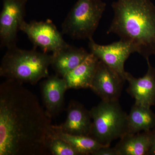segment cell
I'll use <instances>...</instances> for the list:
<instances>
[{
    "label": "cell",
    "instance_id": "3957f363",
    "mask_svg": "<svg viewBox=\"0 0 155 155\" xmlns=\"http://www.w3.org/2000/svg\"><path fill=\"white\" fill-rule=\"evenodd\" d=\"M0 66V76L6 80L22 84H36L49 76L52 55L35 49L25 50L17 46L8 49Z\"/></svg>",
    "mask_w": 155,
    "mask_h": 155
},
{
    "label": "cell",
    "instance_id": "ba28073f",
    "mask_svg": "<svg viewBox=\"0 0 155 155\" xmlns=\"http://www.w3.org/2000/svg\"><path fill=\"white\" fill-rule=\"evenodd\" d=\"M88 46L91 53L115 70L125 81V62L131 54L135 52L130 43L120 40L103 45L97 44L92 38L89 40Z\"/></svg>",
    "mask_w": 155,
    "mask_h": 155
},
{
    "label": "cell",
    "instance_id": "7a4b0ae2",
    "mask_svg": "<svg viewBox=\"0 0 155 155\" xmlns=\"http://www.w3.org/2000/svg\"><path fill=\"white\" fill-rule=\"evenodd\" d=\"M107 34L130 43L146 59L155 55V6L150 0H117Z\"/></svg>",
    "mask_w": 155,
    "mask_h": 155
},
{
    "label": "cell",
    "instance_id": "30bf717a",
    "mask_svg": "<svg viewBox=\"0 0 155 155\" xmlns=\"http://www.w3.org/2000/svg\"><path fill=\"white\" fill-rule=\"evenodd\" d=\"M148 70L142 77H134L126 72L125 80L128 83L127 92L135 100V104L150 108L155 104V68L146 59Z\"/></svg>",
    "mask_w": 155,
    "mask_h": 155
},
{
    "label": "cell",
    "instance_id": "ac0fdd59",
    "mask_svg": "<svg viewBox=\"0 0 155 155\" xmlns=\"http://www.w3.org/2000/svg\"><path fill=\"white\" fill-rule=\"evenodd\" d=\"M48 147L53 155H80L71 145L56 135L54 129L49 140Z\"/></svg>",
    "mask_w": 155,
    "mask_h": 155
},
{
    "label": "cell",
    "instance_id": "277c9868",
    "mask_svg": "<svg viewBox=\"0 0 155 155\" xmlns=\"http://www.w3.org/2000/svg\"><path fill=\"white\" fill-rule=\"evenodd\" d=\"M90 113L92 123L90 137L101 144L110 146L112 142L127 134L128 114L119 101L102 100Z\"/></svg>",
    "mask_w": 155,
    "mask_h": 155
},
{
    "label": "cell",
    "instance_id": "7c38bea8",
    "mask_svg": "<svg viewBox=\"0 0 155 155\" xmlns=\"http://www.w3.org/2000/svg\"><path fill=\"white\" fill-rule=\"evenodd\" d=\"M67 89L64 78L57 75L48 76L41 84L42 100L50 118L57 116L63 110L64 94Z\"/></svg>",
    "mask_w": 155,
    "mask_h": 155
},
{
    "label": "cell",
    "instance_id": "6da1fadb",
    "mask_svg": "<svg viewBox=\"0 0 155 155\" xmlns=\"http://www.w3.org/2000/svg\"><path fill=\"white\" fill-rule=\"evenodd\" d=\"M51 119L33 92L16 81L0 84V155L51 154Z\"/></svg>",
    "mask_w": 155,
    "mask_h": 155
},
{
    "label": "cell",
    "instance_id": "8992f818",
    "mask_svg": "<svg viewBox=\"0 0 155 155\" xmlns=\"http://www.w3.org/2000/svg\"><path fill=\"white\" fill-rule=\"evenodd\" d=\"M20 31L27 35L35 47L40 48L44 52H56L68 44L50 19L29 23L24 21L20 25Z\"/></svg>",
    "mask_w": 155,
    "mask_h": 155
},
{
    "label": "cell",
    "instance_id": "5b68a950",
    "mask_svg": "<svg viewBox=\"0 0 155 155\" xmlns=\"http://www.w3.org/2000/svg\"><path fill=\"white\" fill-rule=\"evenodd\" d=\"M106 7L102 0H78L62 24V32L74 39H91Z\"/></svg>",
    "mask_w": 155,
    "mask_h": 155
},
{
    "label": "cell",
    "instance_id": "9a60e30c",
    "mask_svg": "<svg viewBox=\"0 0 155 155\" xmlns=\"http://www.w3.org/2000/svg\"><path fill=\"white\" fill-rule=\"evenodd\" d=\"M120 139L115 147L118 155H149L152 130L126 134Z\"/></svg>",
    "mask_w": 155,
    "mask_h": 155
},
{
    "label": "cell",
    "instance_id": "52a82bcc",
    "mask_svg": "<svg viewBox=\"0 0 155 155\" xmlns=\"http://www.w3.org/2000/svg\"><path fill=\"white\" fill-rule=\"evenodd\" d=\"M27 0H3L0 14V40L2 47L16 46L17 35L24 20Z\"/></svg>",
    "mask_w": 155,
    "mask_h": 155
},
{
    "label": "cell",
    "instance_id": "5bb4252c",
    "mask_svg": "<svg viewBox=\"0 0 155 155\" xmlns=\"http://www.w3.org/2000/svg\"><path fill=\"white\" fill-rule=\"evenodd\" d=\"M99 61L98 58L90 53L80 65L62 77L68 89L91 88Z\"/></svg>",
    "mask_w": 155,
    "mask_h": 155
},
{
    "label": "cell",
    "instance_id": "4fadbf2b",
    "mask_svg": "<svg viewBox=\"0 0 155 155\" xmlns=\"http://www.w3.org/2000/svg\"><path fill=\"white\" fill-rule=\"evenodd\" d=\"M90 53L82 48H76L69 44L52 53L51 66L57 75L63 77L80 65Z\"/></svg>",
    "mask_w": 155,
    "mask_h": 155
},
{
    "label": "cell",
    "instance_id": "2e32d148",
    "mask_svg": "<svg viewBox=\"0 0 155 155\" xmlns=\"http://www.w3.org/2000/svg\"><path fill=\"white\" fill-rule=\"evenodd\" d=\"M155 127V115L150 108L134 103L127 116V134L152 130Z\"/></svg>",
    "mask_w": 155,
    "mask_h": 155
},
{
    "label": "cell",
    "instance_id": "e0dca14e",
    "mask_svg": "<svg viewBox=\"0 0 155 155\" xmlns=\"http://www.w3.org/2000/svg\"><path fill=\"white\" fill-rule=\"evenodd\" d=\"M53 128L56 135L71 145L80 155H91L100 148L108 146L101 144L91 137L71 135L57 130L53 125Z\"/></svg>",
    "mask_w": 155,
    "mask_h": 155
},
{
    "label": "cell",
    "instance_id": "ffe728a7",
    "mask_svg": "<svg viewBox=\"0 0 155 155\" xmlns=\"http://www.w3.org/2000/svg\"><path fill=\"white\" fill-rule=\"evenodd\" d=\"M149 155H155V128L152 130L151 145L150 149Z\"/></svg>",
    "mask_w": 155,
    "mask_h": 155
},
{
    "label": "cell",
    "instance_id": "d6986e66",
    "mask_svg": "<svg viewBox=\"0 0 155 155\" xmlns=\"http://www.w3.org/2000/svg\"><path fill=\"white\" fill-rule=\"evenodd\" d=\"M91 155H118L116 148L115 147L111 148L110 146L102 147L99 149L94 152Z\"/></svg>",
    "mask_w": 155,
    "mask_h": 155
},
{
    "label": "cell",
    "instance_id": "8fae6325",
    "mask_svg": "<svg viewBox=\"0 0 155 155\" xmlns=\"http://www.w3.org/2000/svg\"><path fill=\"white\" fill-rule=\"evenodd\" d=\"M66 121L54 128L63 133L77 136H90L92 118L90 110L77 101L70 102L67 109Z\"/></svg>",
    "mask_w": 155,
    "mask_h": 155
},
{
    "label": "cell",
    "instance_id": "9c48e42d",
    "mask_svg": "<svg viewBox=\"0 0 155 155\" xmlns=\"http://www.w3.org/2000/svg\"><path fill=\"white\" fill-rule=\"evenodd\" d=\"M125 81L115 70L99 60L90 89L103 101H119Z\"/></svg>",
    "mask_w": 155,
    "mask_h": 155
}]
</instances>
